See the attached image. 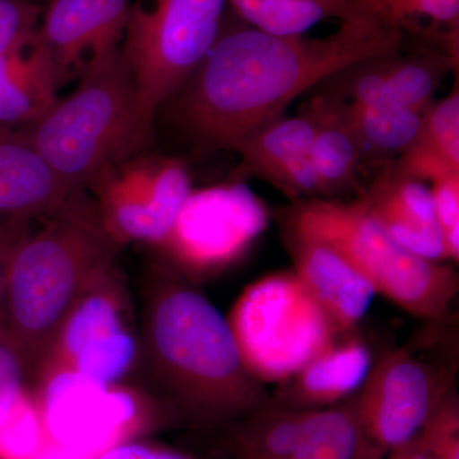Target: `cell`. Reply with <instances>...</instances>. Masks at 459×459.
<instances>
[{
    "label": "cell",
    "mask_w": 459,
    "mask_h": 459,
    "mask_svg": "<svg viewBox=\"0 0 459 459\" xmlns=\"http://www.w3.org/2000/svg\"><path fill=\"white\" fill-rule=\"evenodd\" d=\"M362 156L385 160L400 156L412 143L425 113L406 108L349 102L342 104Z\"/></svg>",
    "instance_id": "cell-23"
},
{
    "label": "cell",
    "mask_w": 459,
    "mask_h": 459,
    "mask_svg": "<svg viewBox=\"0 0 459 459\" xmlns=\"http://www.w3.org/2000/svg\"><path fill=\"white\" fill-rule=\"evenodd\" d=\"M309 111L316 122L309 155L322 198L353 184L361 162L360 147L343 113L342 102L319 98L314 100Z\"/></svg>",
    "instance_id": "cell-22"
},
{
    "label": "cell",
    "mask_w": 459,
    "mask_h": 459,
    "mask_svg": "<svg viewBox=\"0 0 459 459\" xmlns=\"http://www.w3.org/2000/svg\"><path fill=\"white\" fill-rule=\"evenodd\" d=\"M286 231L340 253L377 294L418 318L443 319L458 292V276L442 262L407 252L386 234L360 201L312 198L286 214Z\"/></svg>",
    "instance_id": "cell-5"
},
{
    "label": "cell",
    "mask_w": 459,
    "mask_h": 459,
    "mask_svg": "<svg viewBox=\"0 0 459 459\" xmlns=\"http://www.w3.org/2000/svg\"><path fill=\"white\" fill-rule=\"evenodd\" d=\"M385 459H434L416 437L389 453Z\"/></svg>",
    "instance_id": "cell-34"
},
{
    "label": "cell",
    "mask_w": 459,
    "mask_h": 459,
    "mask_svg": "<svg viewBox=\"0 0 459 459\" xmlns=\"http://www.w3.org/2000/svg\"><path fill=\"white\" fill-rule=\"evenodd\" d=\"M435 216L443 231L459 225V172L433 181Z\"/></svg>",
    "instance_id": "cell-31"
},
{
    "label": "cell",
    "mask_w": 459,
    "mask_h": 459,
    "mask_svg": "<svg viewBox=\"0 0 459 459\" xmlns=\"http://www.w3.org/2000/svg\"><path fill=\"white\" fill-rule=\"evenodd\" d=\"M350 12L368 14L395 31L444 29L458 39L459 0H346Z\"/></svg>",
    "instance_id": "cell-26"
},
{
    "label": "cell",
    "mask_w": 459,
    "mask_h": 459,
    "mask_svg": "<svg viewBox=\"0 0 459 459\" xmlns=\"http://www.w3.org/2000/svg\"><path fill=\"white\" fill-rule=\"evenodd\" d=\"M71 189H87L111 166L138 155L152 141L138 115L137 95L122 53L80 77L74 92L22 129Z\"/></svg>",
    "instance_id": "cell-4"
},
{
    "label": "cell",
    "mask_w": 459,
    "mask_h": 459,
    "mask_svg": "<svg viewBox=\"0 0 459 459\" xmlns=\"http://www.w3.org/2000/svg\"><path fill=\"white\" fill-rule=\"evenodd\" d=\"M44 380L42 420L66 451L82 457L107 451L134 418V401L126 392L74 371H59Z\"/></svg>",
    "instance_id": "cell-12"
},
{
    "label": "cell",
    "mask_w": 459,
    "mask_h": 459,
    "mask_svg": "<svg viewBox=\"0 0 459 459\" xmlns=\"http://www.w3.org/2000/svg\"><path fill=\"white\" fill-rule=\"evenodd\" d=\"M228 0H135L120 53L133 78L144 131L207 56Z\"/></svg>",
    "instance_id": "cell-7"
},
{
    "label": "cell",
    "mask_w": 459,
    "mask_h": 459,
    "mask_svg": "<svg viewBox=\"0 0 459 459\" xmlns=\"http://www.w3.org/2000/svg\"><path fill=\"white\" fill-rule=\"evenodd\" d=\"M137 342L126 322V307L115 268L84 292L68 316L40 376L74 371L110 385L128 370Z\"/></svg>",
    "instance_id": "cell-11"
},
{
    "label": "cell",
    "mask_w": 459,
    "mask_h": 459,
    "mask_svg": "<svg viewBox=\"0 0 459 459\" xmlns=\"http://www.w3.org/2000/svg\"><path fill=\"white\" fill-rule=\"evenodd\" d=\"M40 9L30 0H0V56L38 31Z\"/></svg>",
    "instance_id": "cell-29"
},
{
    "label": "cell",
    "mask_w": 459,
    "mask_h": 459,
    "mask_svg": "<svg viewBox=\"0 0 459 459\" xmlns=\"http://www.w3.org/2000/svg\"><path fill=\"white\" fill-rule=\"evenodd\" d=\"M392 51L364 60L340 72L344 75L341 95L350 102L386 105L425 113L435 90L455 66V56L437 51L401 56Z\"/></svg>",
    "instance_id": "cell-14"
},
{
    "label": "cell",
    "mask_w": 459,
    "mask_h": 459,
    "mask_svg": "<svg viewBox=\"0 0 459 459\" xmlns=\"http://www.w3.org/2000/svg\"><path fill=\"white\" fill-rule=\"evenodd\" d=\"M310 411L294 409L270 398L246 416L247 422L237 439L238 459L291 458Z\"/></svg>",
    "instance_id": "cell-24"
},
{
    "label": "cell",
    "mask_w": 459,
    "mask_h": 459,
    "mask_svg": "<svg viewBox=\"0 0 459 459\" xmlns=\"http://www.w3.org/2000/svg\"><path fill=\"white\" fill-rule=\"evenodd\" d=\"M415 437L434 459H459V406L455 392L444 398Z\"/></svg>",
    "instance_id": "cell-28"
},
{
    "label": "cell",
    "mask_w": 459,
    "mask_h": 459,
    "mask_svg": "<svg viewBox=\"0 0 459 459\" xmlns=\"http://www.w3.org/2000/svg\"><path fill=\"white\" fill-rule=\"evenodd\" d=\"M325 38L253 27L220 32L207 56L161 110L204 150H235L285 117L299 96L350 66L401 49L403 33L350 12ZM160 110V111H161Z\"/></svg>",
    "instance_id": "cell-1"
},
{
    "label": "cell",
    "mask_w": 459,
    "mask_h": 459,
    "mask_svg": "<svg viewBox=\"0 0 459 459\" xmlns=\"http://www.w3.org/2000/svg\"><path fill=\"white\" fill-rule=\"evenodd\" d=\"M23 373L26 371L20 356L0 331V427L8 421L26 397Z\"/></svg>",
    "instance_id": "cell-30"
},
{
    "label": "cell",
    "mask_w": 459,
    "mask_h": 459,
    "mask_svg": "<svg viewBox=\"0 0 459 459\" xmlns=\"http://www.w3.org/2000/svg\"><path fill=\"white\" fill-rule=\"evenodd\" d=\"M351 333L341 334L298 373L280 383L273 400L310 411L336 406L358 394L374 359L369 346Z\"/></svg>",
    "instance_id": "cell-17"
},
{
    "label": "cell",
    "mask_w": 459,
    "mask_h": 459,
    "mask_svg": "<svg viewBox=\"0 0 459 459\" xmlns=\"http://www.w3.org/2000/svg\"><path fill=\"white\" fill-rule=\"evenodd\" d=\"M33 459H84V457L57 446V448H51L49 451H45L44 453L39 452L38 455Z\"/></svg>",
    "instance_id": "cell-35"
},
{
    "label": "cell",
    "mask_w": 459,
    "mask_h": 459,
    "mask_svg": "<svg viewBox=\"0 0 459 459\" xmlns=\"http://www.w3.org/2000/svg\"><path fill=\"white\" fill-rule=\"evenodd\" d=\"M31 220L25 217L0 216V304L4 291L8 263L20 238L29 231Z\"/></svg>",
    "instance_id": "cell-32"
},
{
    "label": "cell",
    "mask_w": 459,
    "mask_h": 459,
    "mask_svg": "<svg viewBox=\"0 0 459 459\" xmlns=\"http://www.w3.org/2000/svg\"><path fill=\"white\" fill-rule=\"evenodd\" d=\"M71 192L22 129L0 124V216L49 214Z\"/></svg>",
    "instance_id": "cell-18"
},
{
    "label": "cell",
    "mask_w": 459,
    "mask_h": 459,
    "mask_svg": "<svg viewBox=\"0 0 459 459\" xmlns=\"http://www.w3.org/2000/svg\"><path fill=\"white\" fill-rule=\"evenodd\" d=\"M270 213L244 181L192 190L160 244L184 270L204 273L237 261L261 237Z\"/></svg>",
    "instance_id": "cell-10"
},
{
    "label": "cell",
    "mask_w": 459,
    "mask_h": 459,
    "mask_svg": "<svg viewBox=\"0 0 459 459\" xmlns=\"http://www.w3.org/2000/svg\"><path fill=\"white\" fill-rule=\"evenodd\" d=\"M314 132L316 122L309 110L268 124L235 150L240 164L232 172L231 180L259 178L279 188L289 166L309 153Z\"/></svg>",
    "instance_id": "cell-21"
},
{
    "label": "cell",
    "mask_w": 459,
    "mask_h": 459,
    "mask_svg": "<svg viewBox=\"0 0 459 459\" xmlns=\"http://www.w3.org/2000/svg\"><path fill=\"white\" fill-rule=\"evenodd\" d=\"M96 459H188L179 453L151 448L142 444H120L110 446Z\"/></svg>",
    "instance_id": "cell-33"
},
{
    "label": "cell",
    "mask_w": 459,
    "mask_h": 459,
    "mask_svg": "<svg viewBox=\"0 0 459 459\" xmlns=\"http://www.w3.org/2000/svg\"><path fill=\"white\" fill-rule=\"evenodd\" d=\"M247 26L280 36L304 35L329 17L350 13L346 0H228Z\"/></svg>",
    "instance_id": "cell-25"
},
{
    "label": "cell",
    "mask_w": 459,
    "mask_h": 459,
    "mask_svg": "<svg viewBox=\"0 0 459 459\" xmlns=\"http://www.w3.org/2000/svg\"><path fill=\"white\" fill-rule=\"evenodd\" d=\"M228 322L244 367L263 385L285 382L346 333L294 270L250 283Z\"/></svg>",
    "instance_id": "cell-6"
},
{
    "label": "cell",
    "mask_w": 459,
    "mask_h": 459,
    "mask_svg": "<svg viewBox=\"0 0 459 459\" xmlns=\"http://www.w3.org/2000/svg\"><path fill=\"white\" fill-rule=\"evenodd\" d=\"M294 272L342 332H351L377 295L369 280L340 253L319 241L286 231Z\"/></svg>",
    "instance_id": "cell-16"
},
{
    "label": "cell",
    "mask_w": 459,
    "mask_h": 459,
    "mask_svg": "<svg viewBox=\"0 0 459 459\" xmlns=\"http://www.w3.org/2000/svg\"><path fill=\"white\" fill-rule=\"evenodd\" d=\"M144 340L157 376L195 418H246L270 400L244 367L228 318L171 274L150 296Z\"/></svg>",
    "instance_id": "cell-3"
},
{
    "label": "cell",
    "mask_w": 459,
    "mask_h": 459,
    "mask_svg": "<svg viewBox=\"0 0 459 459\" xmlns=\"http://www.w3.org/2000/svg\"><path fill=\"white\" fill-rule=\"evenodd\" d=\"M87 190L120 244L137 240L160 246L193 189L180 160L135 155L102 171Z\"/></svg>",
    "instance_id": "cell-9"
},
{
    "label": "cell",
    "mask_w": 459,
    "mask_h": 459,
    "mask_svg": "<svg viewBox=\"0 0 459 459\" xmlns=\"http://www.w3.org/2000/svg\"><path fill=\"white\" fill-rule=\"evenodd\" d=\"M122 246L87 189L69 193L40 229L20 238L9 258L0 331L26 373H41L75 305L114 267Z\"/></svg>",
    "instance_id": "cell-2"
},
{
    "label": "cell",
    "mask_w": 459,
    "mask_h": 459,
    "mask_svg": "<svg viewBox=\"0 0 459 459\" xmlns=\"http://www.w3.org/2000/svg\"><path fill=\"white\" fill-rule=\"evenodd\" d=\"M397 174L435 181L459 172V92L455 89L425 111L415 140L392 165Z\"/></svg>",
    "instance_id": "cell-20"
},
{
    "label": "cell",
    "mask_w": 459,
    "mask_h": 459,
    "mask_svg": "<svg viewBox=\"0 0 459 459\" xmlns=\"http://www.w3.org/2000/svg\"><path fill=\"white\" fill-rule=\"evenodd\" d=\"M359 201L407 252L428 261H448L433 195L422 181L397 174L389 166Z\"/></svg>",
    "instance_id": "cell-15"
},
{
    "label": "cell",
    "mask_w": 459,
    "mask_h": 459,
    "mask_svg": "<svg viewBox=\"0 0 459 459\" xmlns=\"http://www.w3.org/2000/svg\"><path fill=\"white\" fill-rule=\"evenodd\" d=\"M131 4L132 0H51L39 32L60 83L119 53Z\"/></svg>",
    "instance_id": "cell-13"
},
{
    "label": "cell",
    "mask_w": 459,
    "mask_h": 459,
    "mask_svg": "<svg viewBox=\"0 0 459 459\" xmlns=\"http://www.w3.org/2000/svg\"><path fill=\"white\" fill-rule=\"evenodd\" d=\"M356 446L351 397L336 406L310 411L303 437L290 459H355Z\"/></svg>",
    "instance_id": "cell-27"
},
{
    "label": "cell",
    "mask_w": 459,
    "mask_h": 459,
    "mask_svg": "<svg viewBox=\"0 0 459 459\" xmlns=\"http://www.w3.org/2000/svg\"><path fill=\"white\" fill-rule=\"evenodd\" d=\"M62 86L40 32L0 56V124L25 129L57 101Z\"/></svg>",
    "instance_id": "cell-19"
},
{
    "label": "cell",
    "mask_w": 459,
    "mask_h": 459,
    "mask_svg": "<svg viewBox=\"0 0 459 459\" xmlns=\"http://www.w3.org/2000/svg\"><path fill=\"white\" fill-rule=\"evenodd\" d=\"M446 377L410 350L382 356L352 397L355 459H385L413 439L453 391Z\"/></svg>",
    "instance_id": "cell-8"
}]
</instances>
